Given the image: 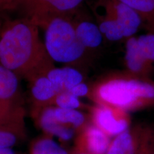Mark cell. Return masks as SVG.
<instances>
[{
  "label": "cell",
  "mask_w": 154,
  "mask_h": 154,
  "mask_svg": "<svg viewBox=\"0 0 154 154\" xmlns=\"http://www.w3.org/2000/svg\"><path fill=\"white\" fill-rule=\"evenodd\" d=\"M44 29V46L53 61L73 63L84 54L86 48L79 39L75 24L69 17H54Z\"/></svg>",
  "instance_id": "3957f363"
},
{
  "label": "cell",
  "mask_w": 154,
  "mask_h": 154,
  "mask_svg": "<svg viewBox=\"0 0 154 154\" xmlns=\"http://www.w3.org/2000/svg\"><path fill=\"white\" fill-rule=\"evenodd\" d=\"M101 2L104 13L100 16L98 26L108 40L116 42L131 37L143 24L136 11L118 0Z\"/></svg>",
  "instance_id": "277c9868"
},
{
  "label": "cell",
  "mask_w": 154,
  "mask_h": 154,
  "mask_svg": "<svg viewBox=\"0 0 154 154\" xmlns=\"http://www.w3.org/2000/svg\"><path fill=\"white\" fill-rule=\"evenodd\" d=\"M88 87L84 83H81V84H77L74 87H73L72 89H70L68 92L72 94L77 98L82 97V96H85L88 93Z\"/></svg>",
  "instance_id": "44dd1931"
},
{
  "label": "cell",
  "mask_w": 154,
  "mask_h": 154,
  "mask_svg": "<svg viewBox=\"0 0 154 154\" xmlns=\"http://www.w3.org/2000/svg\"><path fill=\"white\" fill-rule=\"evenodd\" d=\"M23 124L0 125V149L14 146L22 136Z\"/></svg>",
  "instance_id": "2e32d148"
},
{
  "label": "cell",
  "mask_w": 154,
  "mask_h": 154,
  "mask_svg": "<svg viewBox=\"0 0 154 154\" xmlns=\"http://www.w3.org/2000/svg\"><path fill=\"white\" fill-rule=\"evenodd\" d=\"M139 15L149 33L154 34V0H118Z\"/></svg>",
  "instance_id": "4fadbf2b"
},
{
  "label": "cell",
  "mask_w": 154,
  "mask_h": 154,
  "mask_svg": "<svg viewBox=\"0 0 154 154\" xmlns=\"http://www.w3.org/2000/svg\"><path fill=\"white\" fill-rule=\"evenodd\" d=\"M54 115L58 122L73 128H80L85 122V116L76 109L54 107Z\"/></svg>",
  "instance_id": "9a60e30c"
},
{
  "label": "cell",
  "mask_w": 154,
  "mask_h": 154,
  "mask_svg": "<svg viewBox=\"0 0 154 154\" xmlns=\"http://www.w3.org/2000/svg\"><path fill=\"white\" fill-rule=\"evenodd\" d=\"M19 78L0 66V125L23 124Z\"/></svg>",
  "instance_id": "5b68a950"
},
{
  "label": "cell",
  "mask_w": 154,
  "mask_h": 154,
  "mask_svg": "<svg viewBox=\"0 0 154 154\" xmlns=\"http://www.w3.org/2000/svg\"><path fill=\"white\" fill-rule=\"evenodd\" d=\"M77 154H89V153H86V152H82V153H77Z\"/></svg>",
  "instance_id": "d4e9b609"
},
{
  "label": "cell",
  "mask_w": 154,
  "mask_h": 154,
  "mask_svg": "<svg viewBox=\"0 0 154 154\" xmlns=\"http://www.w3.org/2000/svg\"><path fill=\"white\" fill-rule=\"evenodd\" d=\"M0 66L31 82L54 68L38 26L24 18L4 26L0 34Z\"/></svg>",
  "instance_id": "6da1fadb"
},
{
  "label": "cell",
  "mask_w": 154,
  "mask_h": 154,
  "mask_svg": "<svg viewBox=\"0 0 154 154\" xmlns=\"http://www.w3.org/2000/svg\"><path fill=\"white\" fill-rule=\"evenodd\" d=\"M38 124L44 131L63 140H69L74 134V128L60 124L54 115V107H45L38 116Z\"/></svg>",
  "instance_id": "30bf717a"
},
{
  "label": "cell",
  "mask_w": 154,
  "mask_h": 154,
  "mask_svg": "<svg viewBox=\"0 0 154 154\" xmlns=\"http://www.w3.org/2000/svg\"><path fill=\"white\" fill-rule=\"evenodd\" d=\"M83 140L89 154H106L110 146L108 135L94 125L86 128Z\"/></svg>",
  "instance_id": "8fae6325"
},
{
  "label": "cell",
  "mask_w": 154,
  "mask_h": 154,
  "mask_svg": "<svg viewBox=\"0 0 154 154\" xmlns=\"http://www.w3.org/2000/svg\"><path fill=\"white\" fill-rule=\"evenodd\" d=\"M0 154H17L10 148H4L0 149Z\"/></svg>",
  "instance_id": "7402d4cb"
},
{
  "label": "cell",
  "mask_w": 154,
  "mask_h": 154,
  "mask_svg": "<svg viewBox=\"0 0 154 154\" xmlns=\"http://www.w3.org/2000/svg\"><path fill=\"white\" fill-rule=\"evenodd\" d=\"M140 54L146 63L153 66L154 63V34L149 33L136 37Z\"/></svg>",
  "instance_id": "d6986e66"
},
{
  "label": "cell",
  "mask_w": 154,
  "mask_h": 154,
  "mask_svg": "<svg viewBox=\"0 0 154 154\" xmlns=\"http://www.w3.org/2000/svg\"><path fill=\"white\" fill-rule=\"evenodd\" d=\"M53 103H54L58 108L66 109H76L81 105L79 98L68 91L58 94L54 99Z\"/></svg>",
  "instance_id": "ffe728a7"
},
{
  "label": "cell",
  "mask_w": 154,
  "mask_h": 154,
  "mask_svg": "<svg viewBox=\"0 0 154 154\" xmlns=\"http://www.w3.org/2000/svg\"><path fill=\"white\" fill-rule=\"evenodd\" d=\"M47 76L52 83L57 94L69 91L77 84L82 83L84 79L79 71L72 67H54L47 73Z\"/></svg>",
  "instance_id": "ba28073f"
},
{
  "label": "cell",
  "mask_w": 154,
  "mask_h": 154,
  "mask_svg": "<svg viewBox=\"0 0 154 154\" xmlns=\"http://www.w3.org/2000/svg\"><path fill=\"white\" fill-rule=\"evenodd\" d=\"M11 0H0V5L2 4H8L10 2Z\"/></svg>",
  "instance_id": "603a6c76"
},
{
  "label": "cell",
  "mask_w": 154,
  "mask_h": 154,
  "mask_svg": "<svg viewBox=\"0 0 154 154\" xmlns=\"http://www.w3.org/2000/svg\"><path fill=\"white\" fill-rule=\"evenodd\" d=\"M86 0H23L25 19L44 28L51 19L66 16L80 8Z\"/></svg>",
  "instance_id": "8992f818"
},
{
  "label": "cell",
  "mask_w": 154,
  "mask_h": 154,
  "mask_svg": "<svg viewBox=\"0 0 154 154\" xmlns=\"http://www.w3.org/2000/svg\"><path fill=\"white\" fill-rule=\"evenodd\" d=\"M31 154H68L64 149L50 138H38L31 149Z\"/></svg>",
  "instance_id": "ac0fdd59"
},
{
  "label": "cell",
  "mask_w": 154,
  "mask_h": 154,
  "mask_svg": "<svg viewBox=\"0 0 154 154\" xmlns=\"http://www.w3.org/2000/svg\"><path fill=\"white\" fill-rule=\"evenodd\" d=\"M106 154H134V139L131 134L126 130L117 135Z\"/></svg>",
  "instance_id": "e0dca14e"
},
{
  "label": "cell",
  "mask_w": 154,
  "mask_h": 154,
  "mask_svg": "<svg viewBox=\"0 0 154 154\" xmlns=\"http://www.w3.org/2000/svg\"><path fill=\"white\" fill-rule=\"evenodd\" d=\"M2 29V24H1V21H0V34H1V32Z\"/></svg>",
  "instance_id": "cb8c5ba5"
},
{
  "label": "cell",
  "mask_w": 154,
  "mask_h": 154,
  "mask_svg": "<svg viewBox=\"0 0 154 154\" xmlns=\"http://www.w3.org/2000/svg\"><path fill=\"white\" fill-rule=\"evenodd\" d=\"M94 96L101 104L132 109L154 101V84L131 74L114 75L97 84Z\"/></svg>",
  "instance_id": "7a4b0ae2"
},
{
  "label": "cell",
  "mask_w": 154,
  "mask_h": 154,
  "mask_svg": "<svg viewBox=\"0 0 154 154\" xmlns=\"http://www.w3.org/2000/svg\"><path fill=\"white\" fill-rule=\"evenodd\" d=\"M125 62L129 74L140 78L146 76L152 68L140 56L136 42V37L134 36L127 39Z\"/></svg>",
  "instance_id": "9c48e42d"
},
{
  "label": "cell",
  "mask_w": 154,
  "mask_h": 154,
  "mask_svg": "<svg viewBox=\"0 0 154 154\" xmlns=\"http://www.w3.org/2000/svg\"><path fill=\"white\" fill-rule=\"evenodd\" d=\"M31 89L34 99L38 103L43 105L52 103L58 94L47 75L39 76L32 81Z\"/></svg>",
  "instance_id": "5bb4252c"
},
{
  "label": "cell",
  "mask_w": 154,
  "mask_h": 154,
  "mask_svg": "<svg viewBox=\"0 0 154 154\" xmlns=\"http://www.w3.org/2000/svg\"><path fill=\"white\" fill-rule=\"evenodd\" d=\"M75 29L81 43L86 49H96L101 45L103 36L97 24L89 21L75 24Z\"/></svg>",
  "instance_id": "7c38bea8"
},
{
  "label": "cell",
  "mask_w": 154,
  "mask_h": 154,
  "mask_svg": "<svg viewBox=\"0 0 154 154\" xmlns=\"http://www.w3.org/2000/svg\"><path fill=\"white\" fill-rule=\"evenodd\" d=\"M122 109L101 104L92 111L94 126L107 135L117 136L128 130V121L121 111Z\"/></svg>",
  "instance_id": "52a82bcc"
}]
</instances>
